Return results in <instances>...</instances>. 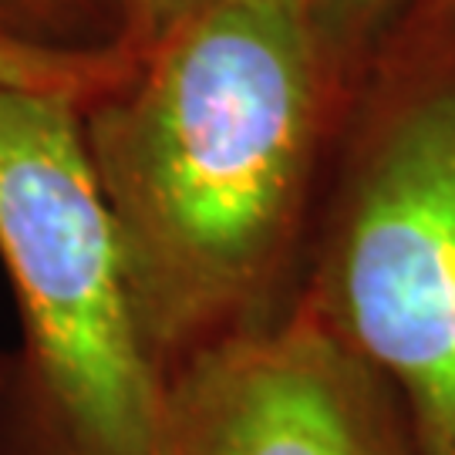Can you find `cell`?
Segmentation results:
<instances>
[{
	"label": "cell",
	"instance_id": "6da1fadb",
	"mask_svg": "<svg viewBox=\"0 0 455 455\" xmlns=\"http://www.w3.org/2000/svg\"><path fill=\"white\" fill-rule=\"evenodd\" d=\"M334 65L317 0H212L95 95L84 142L159 361L236 331L270 287Z\"/></svg>",
	"mask_w": 455,
	"mask_h": 455
},
{
	"label": "cell",
	"instance_id": "ba28073f",
	"mask_svg": "<svg viewBox=\"0 0 455 455\" xmlns=\"http://www.w3.org/2000/svg\"><path fill=\"white\" fill-rule=\"evenodd\" d=\"M0 4H11V7H41V4H58V0H0Z\"/></svg>",
	"mask_w": 455,
	"mask_h": 455
},
{
	"label": "cell",
	"instance_id": "277c9868",
	"mask_svg": "<svg viewBox=\"0 0 455 455\" xmlns=\"http://www.w3.org/2000/svg\"><path fill=\"white\" fill-rule=\"evenodd\" d=\"M159 455H419L388 385L300 304L196 347L165 388Z\"/></svg>",
	"mask_w": 455,
	"mask_h": 455
},
{
	"label": "cell",
	"instance_id": "52a82bcc",
	"mask_svg": "<svg viewBox=\"0 0 455 455\" xmlns=\"http://www.w3.org/2000/svg\"><path fill=\"white\" fill-rule=\"evenodd\" d=\"M206 4H212V0H129L132 37H135L139 51L156 48L180 24L199 14Z\"/></svg>",
	"mask_w": 455,
	"mask_h": 455
},
{
	"label": "cell",
	"instance_id": "5b68a950",
	"mask_svg": "<svg viewBox=\"0 0 455 455\" xmlns=\"http://www.w3.org/2000/svg\"><path fill=\"white\" fill-rule=\"evenodd\" d=\"M118 78H122V68L105 54L58 51L0 31V84L7 88L61 92L84 101L108 92Z\"/></svg>",
	"mask_w": 455,
	"mask_h": 455
},
{
	"label": "cell",
	"instance_id": "3957f363",
	"mask_svg": "<svg viewBox=\"0 0 455 455\" xmlns=\"http://www.w3.org/2000/svg\"><path fill=\"white\" fill-rule=\"evenodd\" d=\"M307 304L402 402L415 452L455 455V54L381 101Z\"/></svg>",
	"mask_w": 455,
	"mask_h": 455
},
{
	"label": "cell",
	"instance_id": "8992f818",
	"mask_svg": "<svg viewBox=\"0 0 455 455\" xmlns=\"http://www.w3.org/2000/svg\"><path fill=\"white\" fill-rule=\"evenodd\" d=\"M402 0H317L321 24L334 58L344 61L358 48H364L378 31L388 24Z\"/></svg>",
	"mask_w": 455,
	"mask_h": 455
},
{
	"label": "cell",
	"instance_id": "7a4b0ae2",
	"mask_svg": "<svg viewBox=\"0 0 455 455\" xmlns=\"http://www.w3.org/2000/svg\"><path fill=\"white\" fill-rule=\"evenodd\" d=\"M82 98L0 84V257L44 455H159L163 361L132 297Z\"/></svg>",
	"mask_w": 455,
	"mask_h": 455
}]
</instances>
